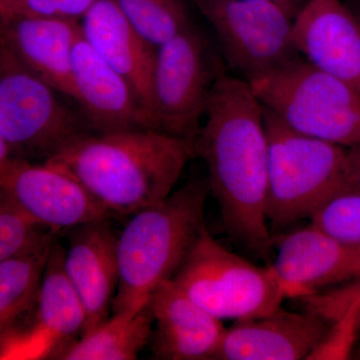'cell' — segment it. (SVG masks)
<instances>
[{
	"instance_id": "obj_1",
	"label": "cell",
	"mask_w": 360,
	"mask_h": 360,
	"mask_svg": "<svg viewBox=\"0 0 360 360\" xmlns=\"http://www.w3.org/2000/svg\"><path fill=\"white\" fill-rule=\"evenodd\" d=\"M205 118L191 148L193 158L207 167L224 231L236 245L269 259L274 250L266 217L269 146L264 105L248 82L222 65Z\"/></svg>"
},
{
	"instance_id": "obj_2",
	"label": "cell",
	"mask_w": 360,
	"mask_h": 360,
	"mask_svg": "<svg viewBox=\"0 0 360 360\" xmlns=\"http://www.w3.org/2000/svg\"><path fill=\"white\" fill-rule=\"evenodd\" d=\"M191 158L189 142L136 129L87 132L45 163L75 177L120 219L165 200Z\"/></svg>"
},
{
	"instance_id": "obj_3",
	"label": "cell",
	"mask_w": 360,
	"mask_h": 360,
	"mask_svg": "<svg viewBox=\"0 0 360 360\" xmlns=\"http://www.w3.org/2000/svg\"><path fill=\"white\" fill-rule=\"evenodd\" d=\"M207 177H191L165 200L139 210L118 238L120 283L112 312H139L172 281L206 229Z\"/></svg>"
},
{
	"instance_id": "obj_4",
	"label": "cell",
	"mask_w": 360,
	"mask_h": 360,
	"mask_svg": "<svg viewBox=\"0 0 360 360\" xmlns=\"http://www.w3.org/2000/svg\"><path fill=\"white\" fill-rule=\"evenodd\" d=\"M264 120L269 146L266 217L274 238L310 220L326 201L348 189L347 148L300 134L265 108Z\"/></svg>"
},
{
	"instance_id": "obj_5",
	"label": "cell",
	"mask_w": 360,
	"mask_h": 360,
	"mask_svg": "<svg viewBox=\"0 0 360 360\" xmlns=\"http://www.w3.org/2000/svg\"><path fill=\"white\" fill-rule=\"evenodd\" d=\"M248 84L262 105L296 131L345 148L359 146V92L300 54Z\"/></svg>"
},
{
	"instance_id": "obj_6",
	"label": "cell",
	"mask_w": 360,
	"mask_h": 360,
	"mask_svg": "<svg viewBox=\"0 0 360 360\" xmlns=\"http://www.w3.org/2000/svg\"><path fill=\"white\" fill-rule=\"evenodd\" d=\"M0 45V139L11 158L45 162L80 135L94 131L85 116Z\"/></svg>"
},
{
	"instance_id": "obj_7",
	"label": "cell",
	"mask_w": 360,
	"mask_h": 360,
	"mask_svg": "<svg viewBox=\"0 0 360 360\" xmlns=\"http://www.w3.org/2000/svg\"><path fill=\"white\" fill-rule=\"evenodd\" d=\"M172 281L220 321L265 316L285 300L270 265L257 266L227 250L207 229Z\"/></svg>"
},
{
	"instance_id": "obj_8",
	"label": "cell",
	"mask_w": 360,
	"mask_h": 360,
	"mask_svg": "<svg viewBox=\"0 0 360 360\" xmlns=\"http://www.w3.org/2000/svg\"><path fill=\"white\" fill-rule=\"evenodd\" d=\"M222 65L193 23L158 47L153 75L156 129L193 144Z\"/></svg>"
},
{
	"instance_id": "obj_9",
	"label": "cell",
	"mask_w": 360,
	"mask_h": 360,
	"mask_svg": "<svg viewBox=\"0 0 360 360\" xmlns=\"http://www.w3.org/2000/svg\"><path fill=\"white\" fill-rule=\"evenodd\" d=\"M212 25L227 70L246 82L300 56L291 11L270 0H193Z\"/></svg>"
},
{
	"instance_id": "obj_10",
	"label": "cell",
	"mask_w": 360,
	"mask_h": 360,
	"mask_svg": "<svg viewBox=\"0 0 360 360\" xmlns=\"http://www.w3.org/2000/svg\"><path fill=\"white\" fill-rule=\"evenodd\" d=\"M65 257V250L56 239L37 307L0 333V359H58L84 333L86 312L66 274Z\"/></svg>"
},
{
	"instance_id": "obj_11",
	"label": "cell",
	"mask_w": 360,
	"mask_h": 360,
	"mask_svg": "<svg viewBox=\"0 0 360 360\" xmlns=\"http://www.w3.org/2000/svg\"><path fill=\"white\" fill-rule=\"evenodd\" d=\"M0 193L58 232L96 220L118 219L78 180L49 163L0 161Z\"/></svg>"
},
{
	"instance_id": "obj_12",
	"label": "cell",
	"mask_w": 360,
	"mask_h": 360,
	"mask_svg": "<svg viewBox=\"0 0 360 360\" xmlns=\"http://www.w3.org/2000/svg\"><path fill=\"white\" fill-rule=\"evenodd\" d=\"M276 259L270 264L285 298H298L360 278V248L345 245L314 225L274 236Z\"/></svg>"
},
{
	"instance_id": "obj_13",
	"label": "cell",
	"mask_w": 360,
	"mask_h": 360,
	"mask_svg": "<svg viewBox=\"0 0 360 360\" xmlns=\"http://www.w3.org/2000/svg\"><path fill=\"white\" fill-rule=\"evenodd\" d=\"M110 220L90 221L65 231L68 241L66 274L86 312L82 335L110 319L113 295L120 283V236Z\"/></svg>"
},
{
	"instance_id": "obj_14",
	"label": "cell",
	"mask_w": 360,
	"mask_h": 360,
	"mask_svg": "<svg viewBox=\"0 0 360 360\" xmlns=\"http://www.w3.org/2000/svg\"><path fill=\"white\" fill-rule=\"evenodd\" d=\"M331 324L310 310L288 311L281 307L226 328L212 360L309 359Z\"/></svg>"
},
{
	"instance_id": "obj_15",
	"label": "cell",
	"mask_w": 360,
	"mask_h": 360,
	"mask_svg": "<svg viewBox=\"0 0 360 360\" xmlns=\"http://www.w3.org/2000/svg\"><path fill=\"white\" fill-rule=\"evenodd\" d=\"M292 39L309 63L360 94V20L340 0H309L297 13Z\"/></svg>"
},
{
	"instance_id": "obj_16",
	"label": "cell",
	"mask_w": 360,
	"mask_h": 360,
	"mask_svg": "<svg viewBox=\"0 0 360 360\" xmlns=\"http://www.w3.org/2000/svg\"><path fill=\"white\" fill-rule=\"evenodd\" d=\"M73 87L80 112L94 132L156 129L130 85L80 32L73 49Z\"/></svg>"
},
{
	"instance_id": "obj_17",
	"label": "cell",
	"mask_w": 360,
	"mask_h": 360,
	"mask_svg": "<svg viewBox=\"0 0 360 360\" xmlns=\"http://www.w3.org/2000/svg\"><path fill=\"white\" fill-rule=\"evenodd\" d=\"M148 303L156 323L149 341L155 359L212 360L226 330L222 321L172 281L160 284Z\"/></svg>"
},
{
	"instance_id": "obj_18",
	"label": "cell",
	"mask_w": 360,
	"mask_h": 360,
	"mask_svg": "<svg viewBox=\"0 0 360 360\" xmlns=\"http://www.w3.org/2000/svg\"><path fill=\"white\" fill-rule=\"evenodd\" d=\"M79 21L15 16L0 21V45L33 75L75 101L73 49Z\"/></svg>"
},
{
	"instance_id": "obj_19",
	"label": "cell",
	"mask_w": 360,
	"mask_h": 360,
	"mask_svg": "<svg viewBox=\"0 0 360 360\" xmlns=\"http://www.w3.org/2000/svg\"><path fill=\"white\" fill-rule=\"evenodd\" d=\"M80 25L85 39L127 80L156 129L153 75L158 49L142 39L115 0H96Z\"/></svg>"
},
{
	"instance_id": "obj_20",
	"label": "cell",
	"mask_w": 360,
	"mask_h": 360,
	"mask_svg": "<svg viewBox=\"0 0 360 360\" xmlns=\"http://www.w3.org/2000/svg\"><path fill=\"white\" fill-rule=\"evenodd\" d=\"M153 312L146 303L139 312L113 314L108 321L70 345L60 360H134L150 341Z\"/></svg>"
},
{
	"instance_id": "obj_21",
	"label": "cell",
	"mask_w": 360,
	"mask_h": 360,
	"mask_svg": "<svg viewBox=\"0 0 360 360\" xmlns=\"http://www.w3.org/2000/svg\"><path fill=\"white\" fill-rule=\"evenodd\" d=\"M56 239L39 250L0 262V333L20 323L37 307Z\"/></svg>"
},
{
	"instance_id": "obj_22",
	"label": "cell",
	"mask_w": 360,
	"mask_h": 360,
	"mask_svg": "<svg viewBox=\"0 0 360 360\" xmlns=\"http://www.w3.org/2000/svg\"><path fill=\"white\" fill-rule=\"evenodd\" d=\"M136 32L156 49L193 23L184 0H115Z\"/></svg>"
},
{
	"instance_id": "obj_23",
	"label": "cell",
	"mask_w": 360,
	"mask_h": 360,
	"mask_svg": "<svg viewBox=\"0 0 360 360\" xmlns=\"http://www.w3.org/2000/svg\"><path fill=\"white\" fill-rule=\"evenodd\" d=\"M58 233L0 193V262L39 250Z\"/></svg>"
},
{
	"instance_id": "obj_24",
	"label": "cell",
	"mask_w": 360,
	"mask_h": 360,
	"mask_svg": "<svg viewBox=\"0 0 360 360\" xmlns=\"http://www.w3.org/2000/svg\"><path fill=\"white\" fill-rule=\"evenodd\" d=\"M310 224L345 245L360 248V193L341 191L312 215Z\"/></svg>"
},
{
	"instance_id": "obj_25",
	"label": "cell",
	"mask_w": 360,
	"mask_h": 360,
	"mask_svg": "<svg viewBox=\"0 0 360 360\" xmlns=\"http://www.w3.org/2000/svg\"><path fill=\"white\" fill-rule=\"evenodd\" d=\"M302 309L310 310L335 323L345 321L360 331V278L345 285L317 293V295L298 298Z\"/></svg>"
},
{
	"instance_id": "obj_26",
	"label": "cell",
	"mask_w": 360,
	"mask_h": 360,
	"mask_svg": "<svg viewBox=\"0 0 360 360\" xmlns=\"http://www.w3.org/2000/svg\"><path fill=\"white\" fill-rule=\"evenodd\" d=\"M96 0H0V21L15 16L82 20Z\"/></svg>"
},
{
	"instance_id": "obj_27",
	"label": "cell",
	"mask_w": 360,
	"mask_h": 360,
	"mask_svg": "<svg viewBox=\"0 0 360 360\" xmlns=\"http://www.w3.org/2000/svg\"><path fill=\"white\" fill-rule=\"evenodd\" d=\"M347 186L360 193V144L347 148Z\"/></svg>"
},
{
	"instance_id": "obj_28",
	"label": "cell",
	"mask_w": 360,
	"mask_h": 360,
	"mask_svg": "<svg viewBox=\"0 0 360 360\" xmlns=\"http://www.w3.org/2000/svg\"><path fill=\"white\" fill-rule=\"evenodd\" d=\"M270 1L277 2V4H281V6L285 7V8H288V11L292 13L296 2H297L298 0H270Z\"/></svg>"
},
{
	"instance_id": "obj_29",
	"label": "cell",
	"mask_w": 360,
	"mask_h": 360,
	"mask_svg": "<svg viewBox=\"0 0 360 360\" xmlns=\"http://www.w3.org/2000/svg\"><path fill=\"white\" fill-rule=\"evenodd\" d=\"M354 13L356 14L357 18L360 20V0H357V11Z\"/></svg>"
},
{
	"instance_id": "obj_30",
	"label": "cell",
	"mask_w": 360,
	"mask_h": 360,
	"mask_svg": "<svg viewBox=\"0 0 360 360\" xmlns=\"http://www.w3.org/2000/svg\"><path fill=\"white\" fill-rule=\"evenodd\" d=\"M354 359H360V349L357 350L356 352L354 354Z\"/></svg>"
}]
</instances>
